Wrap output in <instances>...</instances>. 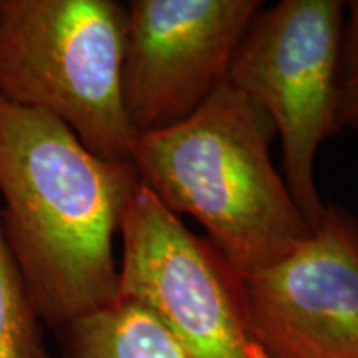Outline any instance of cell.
Instances as JSON below:
<instances>
[{
  "mask_svg": "<svg viewBox=\"0 0 358 358\" xmlns=\"http://www.w3.org/2000/svg\"><path fill=\"white\" fill-rule=\"evenodd\" d=\"M120 236L118 299L153 313L186 358H267L250 329L243 275L141 182Z\"/></svg>",
  "mask_w": 358,
  "mask_h": 358,
  "instance_id": "5",
  "label": "cell"
},
{
  "mask_svg": "<svg viewBox=\"0 0 358 358\" xmlns=\"http://www.w3.org/2000/svg\"><path fill=\"white\" fill-rule=\"evenodd\" d=\"M38 315L0 224V358H45Z\"/></svg>",
  "mask_w": 358,
  "mask_h": 358,
  "instance_id": "9",
  "label": "cell"
},
{
  "mask_svg": "<svg viewBox=\"0 0 358 358\" xmlns=\"http://www.w3.org/2000/svg\"><path fill=\"white\" fill-rule=\"evenodd\" d=\"M338 64L337 124L358 133V0L345 3Z\"/></svg>",
  "mask_w": 358,
  "mask_h": 358,
  "instance_id": "10",
  "label": "cell"
},
{
  "mask_svg": "<svg viewBox=\"0 0 358 358\" xmlns=\"http://www.w3.org/2000/svg\"><path fill=\"white\" fill-rule=\"evenodd\" d=\"M345 2L282 0L261 8L232 57L227 83L279 133L284 179L310 226L325 208L313 164L337 124L338 64Z\"/></svg>",
  "mask_w": 358,
  "mask_h": 358,
  "instance_id": "4",
  "label": "cell"
},
{
  "mask_svg": "<svg viewBox=\"0 0 358 358\" xmlns=\"http://www.w3.org/2000/svg\"><path fill=\"white\" fill-rule=\"evenodd\" d=\"M261 0H131L127 3L123 103L134 133L189 118L227 82Z\"/></svg>",
  "mask_w": 358,
  "mask_h": 358,
  "instance_id": "6",
  "label": "cell"
},
{
  "mask_svg": "<svg viewBox=\"0 0 358 358\" xmlns=\"http://www.w3.org/2000/svg\"><path fill=\"white\" fill-rule=\"evenodd\" d=\"M140 178L43 111L0 98V224L38 319L64 330L118 301L115 236Z\"/></svg>",
  "mask_w": 358,
  "mask_h": 358,
  "instance_id": "1",
  "label": "cell"
},
{
  "mask_svg": "<svg viewBox=\"0 0 358 358\" xmlns=\"http://www.w3.org/2000/svg\"><path fill=\"white\" fill-rule=\"evenodd\" d=\"M64 358H186L148 308L118 301L64 329Z\"/></svg>",
  "mask_w": 358,
  "mask_h": 358,
  "instance_id": "8",
  "label": "cell"
},
{
  "mask_svg": "<svg viewBox=\"0 0 358 358\" xmlns=\"http://www.w3.org/2000/svg\"><path fill=\"white\" fill-rule=\"evenodd\" d=\"M243 279L267 358H358V219L345 209L325 208L301 248Z\"/></svg>",
  "mask_w": 358,
  "mask_h": 358,
  "instance_id": "7",
  "label": "cell"
},
{
  "mask_svg": "<svg viewBox=\"0 0 358 358\" xmlns=\"http://www.w3.org/2000/svg\"><path fill=\"white\" fill-rule=\"evenodd\" d=\"M261 110L224 83L189 118L138 134L129 163L164 208L194 217L243 277L301 248L313 227L271 159Z\"/></svg>",
  "mask_w": 358,
  "mask_h": 358,
  "instance_id": "2",
  "label": "cell"
},
{
  "mask_svg": "<svg viewBox=\"0 0 358 358\" xmlns=\"http://www.w3.org/2000/svg\"><path fill=\"white\" fill-rule=\"evenodd\" d=\"M45 358H50V357H48V355H47V357H45Z\"/></svg>",
  "mask_w": 358,
  "mask_h": 358,
  "instance_id": "11",
  "label": "cell"
},
{
  "mask_svg": "<svg viewBox=\"0 0 358 358\" xmlns=\"http://www.w3.org/2000/svg\"><path fill=\"white\" fill-rule=\"evenodd\" d=\"M124 45L127 6L115 0H0V98L53 116L103 159L129 161Z\"/></svg>",
  "mask_w": 358,
  "mask_h": 358,
  "instance_id": "3",
  "label": "cell"
}]
</instances>
